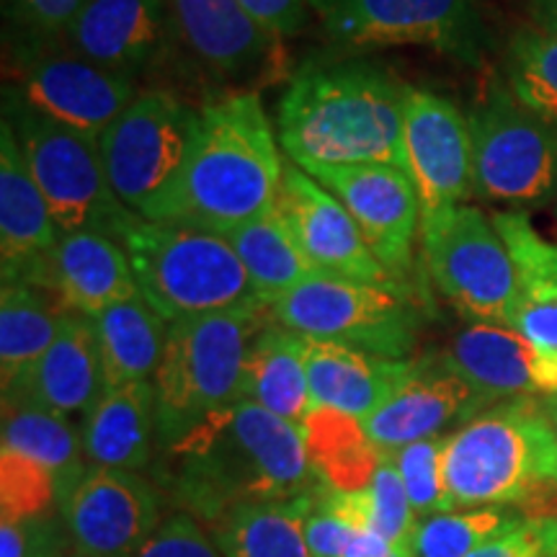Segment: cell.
<instances>
[{
  "label": "cell",
  "instance_id": "cell-1",
  "mask_svg": "<svg viewBox=\"0 0 557 557\" xmlns=\"http://www.w3.org/2000/svg\"><path fill=\"white\" fill-rule=\"evenodd\" d=\"M256 94H233L199 109L184 165L143 220L191 225L227 235L271 212L278 201L284 158Z\"/></svg>",
  "mask_w": 557,
  "mask_h": 557
},
{
  "label": "cell",
  "instance_id": "cell-2",
  "mask_svg": "<svg viewBox=\"0 0 557 557\" xmlns=\"http://www.w3.org/2000/svg\"><path fill=\"white\" fill-rule=\"evenodd\" d=\"M406 86L377 62L310 60L278 101L276 135L295 163L398 165Z\"/></svg>",
  "mask_w": 557,
  "mask_h": 557
},
{
  "label": "cell",
  "instance_id": "cell-3",
  "mask_svg": "<svg viewBox=\"0 0 557 557\" xmlns=\"http://www.w3.org/2000/svg\"><path fill=\"white\" fill-rule=\"evenodd\" d=\"M176 491L197 517L225 519L233 508L287 500L318 485L302 429L235 400L173 444Z\"/></svg>",
  "mask_w": 557,
  "mask_h": 557
},
{
  "label": "cell",
  "instance_id": "cell-4",
  "mask_svg": "<svg viewBox=\"0 0 557 557\" xmlns=\"http://www.w3.org/2000/svg\"><path fill=\"white\" fill-rule=\"evenodd\" d=\"M455 508L506 506L557 519V436L540 398L493 403L444 444Z\"/></svg>",
  "mask_w": 557,
  "mask_h": 557
},
{
  "label": "cell",
  "instance_id": "cell-5",
  "mask_svg": "<svg viewBox=\"0 0 557 557\" xmlns=\"http://www.w3.org/2000/svg\"><path fill=\"white\" fill-rule=\"evenodd\" d=\"M116 243L132 263L139 295L165 323L267 310L225 235L135 218Z\"/></svg>",
  "mask_w": 557,
  "mask_h": 557
},
{
  "label": "cell",
  "instance_id": "cell-6",
  "mask_svg": "<svg viewBox=\"0 0 557 557\" xmlns=\"http://www.w3.org/2000/svg\"><path fill=\"white\" fill-rule=\"evenodd\" d=\"M269 323V310H233L169 323L152 374L158 438L173 447L230 403L243 400L250 344Z\"/></svg>",
  "mask_w": 557,
  "mask_h": 557
},
{
  "label": "cell",
  "instance_id": "cell-7",
  "mask_svg": "<svg viewBox=\"0 0 557 557\" xmlns=\"http://www.w3.org/2000/svg\"><path fill=\"white\" fill-rule=\"evenodd\" d=\"M269 318L305 338L333 341L387 359H408L421 308L398 284L315 274L276 297Z\"/></svg>",
  "mask_w": 557,
  "mask_h": 557
},
{
  "label": "cell",
  "instance_id": "cell-8",
  "mask_svg": "<svg viewBox=\"0 0 557 557\" xmlns=\"http://www.w3.org/2000/svg\"><path fill=\"white\" fill-rule=\"evenodd\" d=\"M472 191L517 212L555 205L557 127L493 81L470 111Z\"/></svg>",
  "mask_w": 557,
  "mask_h": 557
},
{
  "label": "cell",
  "instance_id": "cell-9",
  "mask_svg": "<svg viewBox=\"0 0 557 557\" xmlns=\"http://www.w3.org/2000/svg\"><path fill=\"white\" fill-rule=\"evenodd\" d=\"M310 11L346 52L426 47L480 67L493 47L480 0H310Z\"/></svg>",
  "mask_w": 557,
  "mask_h": 557
},
{
  "label": "cell",
  "instance_id": "cell-10",
  "mask_svg": "<svg viewBox=\"0 0 557 557\" xmlns=\"http://www.w3.org/2000/svg\"><path fill=\"white\" fill-rule=\"evenodd\" d=\"M3 120H9L34 181L45 194L60 233L96 230L120 240L122 230L139 214L116 199L96 139L62 127L21 107L5 94Z\"/></svg>",
  "mask_w": 557,
  "mask_h": 557
},
{
  "label": "cell",
  "instance_id": "cell-11",
  "mask_svg": "<svg viewBox=\"0 0 557 557\" xmlns=\"http://www.w3.org/2000/svg\"><path fill=\"white\" fill-rule=\"evenodd\" d=\"M421 246L434 287L472 323L511 329L519 287L511 250L483 209L455 205L421 218Z\"/></svg>",
  "mask_w": 557,
  "mask_h": 557
},
{
  "label": "cell",
  "instance_id": "cell-12",
  "mask_svg": "<svg viewBox=\"0 0 557 557\" xmlns=\"http://www.w3.org/2000/svg\"><path fill=\"white\" fill-rule=\"evenodd\" d=\"M11 81L5 94L21 107L96 143L139 94L135 78L86 60L62 37H18Z\"/></svg>",
  "mask_w": 557,
  "mask_h": 557
},
{
  "label": "cell",
  "instance_id": "cell-13",
  "mask_svg": "<svg viewBox=\"0 0 557 557\" xmlns=\"http://www.w3.org/2000/svg\"><path fill=\"white\" fill-rule=\"evenodd\" d=\"M199 111L163 88L139 90L103 129L99 150L116 199L143 218L184 165Z\"/></svg>",
  "mask_w": 557,
  "mask_h": 557
},
{
  "label": "cell",
  "instance_id": "cell-14",
  "mask_svg": "<svg viewBox=\"0 0 557 557\" xmlns=\"http://www.w3.org/2000/svg\"><path fill=\"white\" fill-rule=\"evenodd\" d=\"M299 169L308 171L348 209L374 259L403 287L413 269L416 240L421 235V199L410 173L398 165L380 163H305Z\"/></svg>",
  "mask_w": 557,
  "mask_h": 557
},
{
  "label": "cell",
  "instance_id": "cell-15",
  "mask_svg": "<svg viewBox=\"0 0 557 557\" xmlns=\"http://www.w3.org/2000/svg\"><path fill=\"white\" fill-rule=\"evenodd\" d=\"M403 150L406 171L421 199V218L438 209L468 205V199L475 197L470 120L447 96L406 86Z\"/></svg>",
  "mask_w": 557,
  "mask_h": 557
},
{
  "label": "cell",
  "instance_id": "cell-16",
  "mask_svg": "<svg viewBox=\"0 0 557 557\" xmlns=\"http://www.w3.org/2000/svg\"><path fill=\"white\" fill-rule=\"evenodd\" d=\"M75 553L135 557L158 529V493L139 472L90 468L60 506Z\"/></svg>",
  "mask_w": 557,
  "mask_h": 557
},
{
  "label": "cell",
  "instance_id": "cell-17",
  "mask_svg": "<svg viewBox=\"0 0 557 557\" xmlns=\"http://www.w3.org/2000/svg\"><path fill=\"white\" fill-rule=\"evenodd\" d=\"M276 207L318 271L357 282L395 284L369 250L348 209L292 158L284 160Z\"/></svg>",
  "mask_w": 557,
  "mask_h": 557
},
{
  "label": "cell",
  "instance_id": "cell-18",
  "mask_svg": "<svg viewBox=\"0 0 557 557\" xmlns=\"http://www.w3.org/2000/svg\"><path fill=\"white\" fill-rule=\"evenodd\" d=\"M491 406L493 400L451 372L442 357H426L416 359L406 382L364 418V429L389 455L423 438L444 436V429L462 426Z\"/></svg>",
  "mask_w": 557,
  "mask_h": 557
},
{
  "label": "cell",
  "instance_id": "cell-19",
  "mask_svg": "<svg viewBox=\"0 0 557 557\" xmlns=\"http://www.w3.org/2000/svg\"><path fill=\"white\" fill-rule=\"evenodd\" d=\"M171 34L169 0H86L62 39L103 70L137 81L163 60Z\"/></svg>",
  "mask_w": 557,
  "mask_h": 557
},
{
  "label": "cell",
  "instance_id": "cell-20",
  "mask_svg": "<svg viewBox=\"0 0 557 557\" xmlns=\"http://www.w3.org/2000/svg\"><path fill=\"white\" fill-rule=\"evenodd\" d=\"M60 227L9 120L0 122V271L3 284L45 287Z\"/></svg>",
  "mask_w": 557,
  "mask_h": 557
},
{
  "label": "cell",
  "instance_id": "cell-21",
  "mask_svg": "<svg viewBox=\"0 0 557 557\" xmlns=\"http://www.w3.org/2000/svg\"><path fill=\"white\" fill-rule=\"evenodd\" d=\"M442 361L493 403L557 395V361L508 325H465Z\"/></svg>",
  "mask_w": 557,
  "mask_h": 557
},
{
  "label": "cell",
  "instance_id": "cell-22",
  "mask_svg": "<svg viewBox=\"0 0 557 557\" xmlns=\"http://www.w3.org/2000/svg\"><path fill=\"white\" fill-rule=\"evenodd\" d=\"M107 389L99 336L94 320L67 310L60 333L41 359L21 377L3 400L29 403L60 416L88 413Z\"/></svg>",
  "mask_w": 557,
  "mask_h": 557
},
{
  "label": "cell",
  "instance_id": "cell-23",
  "mask_svg": "<svg viewBox=\"0 0 557 557\" xmlns=\"http://www.w3.org/2000/svg\"><path fill=\"white\" fill-rule=\"evenodd\" d=\"M47 292L65 310L96 318L111 305L139 297V287L124 248L96 230L62 233L47 267Z\"/></svg>",
  "mask_w": 557,
  "mask_h": 557
},
{
  "label": "cell",
  "instance_id": "cell-24",
  "mask_svg": "<svg viewBox=\"0 0 557 557\" xmlns=\"http://www.w3.org/2000/svg\"><path fill=\"white\" fill-rule=\"evenodd\" d=\"M178 39L225 78L263 70L278 39L256 24L238 0H169Z\"/></svg>",
  "mask_w": 557,
  "mask_h": 557
},
{
  "label": "cell",
  "instance_id": "cell-25",
  "mask_svg": "<svg viewBox=\"0 0 557 557\" xmlns=\"http://www.w3.org/2000/svg\"><path fill=\"white\" fill-rule=\"evenodd\" d=\"M413 361L308 338L312 408H333L364 421L406 382Z\"/></svg>",
  "mask_w": 557,
  "mask_h": 557
},
{
  "label": "cell",
  "instance_id": "cell-26",
  "mask_svg": "<svg viewBox=\"0 0 557 557\" xmlns=\"http://www.w3.org/2000/svg\"><path fill=\"white\" fill-rule=\"evenodd\" d=\"M493 222L517 271L519 302L511 329L557 361V243L547 240L527 212L517 209L496 212Z\"/></svg>",
  "mask_w": 557,
  "mask_h": 557
},
{
  "label": "cell",
  "instance_id": "cell-27",
  "mask_svg": "<svg viewBox=\"0 0 557 557\" xmlns=\"http://www.w3.org/2000/svg\"><path fill=\"white\" fill-rule=\"evenodd\" d=\"M152 436H158L152 380L107 387L83 421V455L94 468L139 472L152 457Z\"/></svg>",
  "mask_w": 557,
  "mask_h": 557
},
{
  "label": "cell",
  "instance_id": "cell-28",
  "mask_svg": "<svg viewBox=\"0 0 557 557\" xmlns=\"http://www.w3.org/2000/svg\"><path fill=\"white\" fill-rule=\"evenodd\" d=\"M243 400L259 403L284 421L302 426L312 410L308 338L269 318L250 344L243 372Z\"/></svg>",
  "mask_w": 557,
  "mask_h": 557
},
{
  "label": "cell",
  "instance_id": "cell-29",
  "mask_svg": "<svg viewBox=\"0 0 557 557\" xmlns=\"http://www.w3.org/2000/svg\"><path fill=\"white\" fill-rule=\"evenodd\" d=\"M299 429L320 485L344 493L372 485L385 451L367 434L361 418L333 408H312Z\"/></svg>",
  "mask_w": 557,
  "mask_h": 557
},
{
  "label": "cell",
  "instance_id": "cell-30",
  "mask_svg": "<svg viewBox=\"0 0 557 557\" xmlns=\"http://www.w3.org/2000/svg\"><path fill=\"white\" fill-rule=\"evenodd\" d=\"M94 320L107 387L148 382L160 364L169 323L143 295L124 299Z\"/></svg>",
  "mask_w": 557,
  "mask_h": 557
},
{
  "label": "cell",
  "instance_id": "cell-31",
  "mask_svg": "<svg viewBox=\"0 0 557 557\" xmlns=\"http://www.w3.org/2000/svg\"><path fill=\"white\" fill-rule=\"evenodd\" d=\"M263 305L287 295L305 278L323 274L308 259L278 207L225 235Z\"/></svg>",
  "mask_w": 557,
  "mask_h": 557
},
{
  "label": "cell",
  "instance_id": "cell-32",
  "mask_svg": "<svg viewBox=\"0 0 557 557\" xmlns=\"http://www.w3.org/2000/svg\"><path fill=\"white\" fill-rule=\"evenodd\" d=\"M315 491V487H312ZM312 491L287 500L246 504L220 521L218 547L222 557H312L305 540V519Z\"/></svg>",
  "mask_w": 557,
  "mask_h": 557
},
{
  "label": "cell",
  "instance_id": "cell-33",
  "mask_svg": "<svg viewBox=\"0 0 557 557\" xmlns=\"http://www.w3.org/2000/svg\"><path fill=\"white\" fill-rule=\"evenodd\" d=\"M52 292L34 284H3L0 292V380L3 393L24 377L52 346L62 318Z\"/></svg>",
  "mask_w": 557,
  "mask_h": 557
},
{
  "label": "cell",
  "instance_id": "cell-34",
  "mask_svg": "<svg viewBox=\"0 0 557 557\" xmlns=\"http://www.w3.org/2000/svg\"><path fill=\"white\" fill-rule=\"evenodd\" d=\"M3 447L34 457L58 475L60 506L88 472L83 468V438L70 426L67 416L29 403L3 400Z\"/></svg>",
  "mask_w": 557,
  "mask_h": 557
},
{
  "label": "cell",
  "instance_id": "cell-35",
  "mask_svg": "<svg viewBox=\"0 0 557 557\" xmlns=\"http://www.w3.org/2000/svg\"><path fill=\"white\" fill-rule=\"evenodd\" d=\"M524 519L517 508H457L418 519L408 540L410 557H470L487 540Z\"/></svg>",
  "mask_w": 557,
  "mask_h": 557
},
{
  "label": "cell",
  "instance_id": "cell-36",
  "mask_svg": "<svg viewBox=\"0 0 557 557\" xmlns=\"http://www.w3.org/2000/svg\"><path fill=\"white\" fill-rule=\"evenodd\" d=\"M506 86L511 94L557 127V34L521 26L508 39Z\"/></svg>",
  "mask_w": 557,
  "mask_h": 557
},
{
  "label": "cell",
  "instance_id": "cell-37",
  "mask_svg": "<svg viewBox=\"0 0 557 557\" xmlns=\"http://www.w3.org/2000/svg\"><path fill=\"white\" fill-rule=\"evenodd\" d=\"M60 508L58 475L29 455L0 449V508L3 519H45Z\"/></svg>",
  "mask_w": 557,
  "mask_h": 557
},
{
  "label": "cell",
  "instance_id": "cell-38",
  "mask_svg": "<svg viewBox=\"0 0 557 557\" xmlns=\"http://www.w3.org/2000/svg\"><path fill=\"white\" fill-rule=\"evenodd\" d=\"M444 444H447V436H431L398 451H389L418 519L457 511L451 504L447 478H444Z\"/></svg>",
  "mask_w": 557,
  "mask_h": 557
},
{
  "label": "cell",
  "instance_id": "cell-39",
  "mask_svg": "<svg viewBox=\"0 0 557 557\" xmlns=\"http://www.w3.org/2000/svg\"><path fill=\"white\" fill-rule=\"evenodd\" d=\"M369 491H372L374 500V532L385 537L393 547L408 549V540L418 524V517L413 506H410L398 468H395L393 457L387 451Z\"/></svg>",
  "mask_w": 557,
  "mask_h": 557
},
{
  "label": "cell",
  "instance_id": "cell-40",
  "mask_svg": "<svg viewBox=\"0 0 557 557\" xmlns=\"http://www.w3.org/2000/svg\"><path fill=\"white\" fill-rule=\"evenodd\" d=\"M470 557H557V519L524 517Z\"/></svg>",
  "mask_w": 557,
  "mask_h": 557
},
{
  "label": "cell",
  "instance_id": "cell-41",
  "mask_svg": "<svg viewBox=\"0 0 557 557\" xmlns=\"http://www.w3.org/2000/svg\"><path fill=\"white\" fill-rule=\"evenodd\" d=\"M135 557H222L220 547L207 537L189 513H176L156 529V534L137 549Z\"/></svg>",
  "mask_w": 557,
  "mask_h": 557
},
{
  "label": "cell",
  "instance_id": "cell-42",
  "mask_svg": "<svg viewBox=\"0 0 557 557\" xmlns=\"http://www.w3.org/2000/svg\"><path fill=\"white\" fill-rule=\"evenodd\" d=\"M86 0H3L21 37H62Z\"/></svg>",
  "mask_w": 557,
  "mask_h": 557
},
{
  "label": "cell",
  "instance_id": "cell-43",
  "mask_svg": "<svg viewBox=\"0 0 557 557\" xmlns=\"http://www.w3.org/2000/svg\"><path fill=\"white\" fill-rule=\"evenodd\" d=\"M359 532H354L344 519H338L323 500L318 498V485L312 491V508L305 519V540L312 557H346L351 542Z\"/></svg>",
  "mask_w": 557,
  "mask_h": 557
},
{
  "label": "cell",
  "instance_id": "cell-44",
  "mask_svg": "<svg viewBox=\"0 0 557 557\" xmlns=\"http://www.w3.org/2000/svg\"><path fill=\"white\" fill-rule=\"evenodd\" d=\"M238 3L276 39L297 37L312 16L310 0H238Z\"/></svg>",
  "mask_w": 557,
  "mask_h": 557
},
{
  "label": "cell",
  "instance_id": "cell-45",
  "mask_svg": "<svg viewBox=\"0 0 557 557\" xmlns=\"http://www.w3.org/2000/svg\"><path fill=\"white\" fill-rule=\"evenodd\" d=\"M346 557H410L408 549L393 547L385 537H380L377 532H361L357 540L351 542Z\"/></svg>",
  "mask_w": 557,
  "mask_h": 557
},
{
  "label": "cell",
  "instance_id": "cell-46",
  "mask_svg": "<svg viewBox=\"0 0 557 557\" xmlns=\"http://www.w3.org/2000/svg\"><path fill=\"white\" fill-rule=\"evenodd\" d=\"M529 18L537 29L557 34V0H529Z\"/></svg>",
  "mask_w": 557,
  "mask_h": 557
},
{
  "label": "cell",
  "instance_id": "cell-47",
  "mask_svg": "<svg viewBox=\"0 0 557 557\" xmlns=\"http://www.w3.org/2000/svg\"><path fill=\"white\" fill-rule=\"evenodd\" d=\"M542 400V408H545V413L549 418V423H553V431L557 436V395H547V398H540Z\"/></svg>",
  "mask_w": 557,
  "mask_h": 557
},
{
  "label": "cell",
  "instance_id": "cell-48",
  "mask_svg": "<svg viewBox=\"0 0 557 557\" xmlns=\"http://www.w3.org/2000/svg\"><path fill=\"white\" fill-rule=\"evenodd\" d=\"M555 218H557V199H555Z\"/></svg>",
  "mask_w": 557,
  "mask_h": 557
},
{
  "label": "cell",
  "instance_id": "cell-49",
  "mask_svg": "<svg viewBox=\"0 0 557 557\" xmlns=\"http://www.w3.org/2000/svg\"><path fill=\"white\" fill-rule=\"evenodd\" d=\"M73 557H83V555H78V553H73Z\"/></svg>",
  "mask_w": 557,
  "mask_h": 557
}]
</instances>
